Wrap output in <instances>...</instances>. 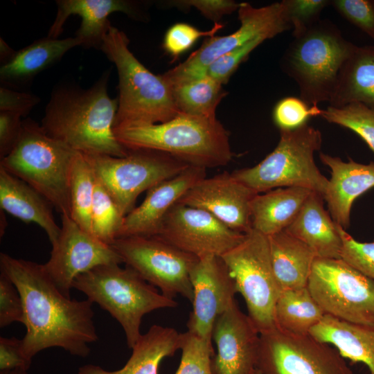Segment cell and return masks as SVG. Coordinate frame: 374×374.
I'll return each instance as SVG.
<instances>
[{"mask_svg":"<svg viewBox=\"0 0 374 374\" xmlns=\"http://www.w3.org/2000/svg\"><path fill=\"white\" fill-rule=\"evenodd\" d=\"M1 271L17 288L21 298L26 332L22 347L30 359L39 352L60 347L85 357L89 344L98 336L93 322V303L64 296L46 272L44 264L0 254Z\"/></svg>","mask_w":374,"mask_h":374,"instance_id":"cell-1","label":"cell"},{"mask_svg":"<svg viewBox=\"0 0 374 374\" xmlns=\"http://www.w3.org/2000/svg\"><path fill=\"white\" fill-rule=\"evenodd\" d=\"M190 278L193 299L188 331L212 343L217 318L235 301V283L222 258L215 256L199 258Z\"/></svg>","mask_w":374,"mask_h":374,"instance_id":"cell-17","label":"cell"},{"mask_svg":"<svg viewBox=\"0 0 374 374\" xmlns=\"http://www.w3.org/2000/svg\"><path fill=\"white\" fill-rule=\"evenodd\" d=\"M56 4V16L47 37L58 39L68 17L78 15L82 21L75 37L84 48H100L112 13L122 12L130 17L138 15L135 3L124 0H58Z\"/></svg>","mask_w":374,"mask_h":374,"instance_id":"cell-22","label":"cell"},{"mask_svg":"<svg viewBox=\"0 0 374 374\" xmlns=\"http://www.w3.org/2000/svg\"><path fill=\"white\" fill-rule=\"evenodd\" d=\"M181 333L172 328L152 325L141 335L132 353L119 370L109 371L98 365L80 366L78 374H159L161 361L180 349Z\"/></svg>","mask_w":374,"mask_h":374,"instance_id":"cell-24","label":"cell"},{"mask_svg":"<svg viewBox=\"0 0 374 374\" xmlns=\"http://www.w3.org/2000/svg\"><path fill=\"white\" fill-rule=\"evenodd\" d=\"M0 206L24 221L34 222L46 233L51 244L57 239L60 226L53 215L48 202L28 184L0 167Z\"/></svg>","mask_w":374,"mask_h":374,"instance_id":"cell-25","label":"cell"},{"mask_svg":"<svg viewBox=\"0 0 374 374\" xmlns=\"http://www.w3.org/2000/svg\"><path fill=\"white\" fill-rule=\"evenodd\" d=\"M109 71L89 88L62 86L52 92L41 125L51 137L84 154L122 157L128 153L116 139L118 99L108 93Z\"/></svg>","mask_w":374,"mask_h":374,"instance_id":"cell-2","label":"cell"},{"mask_svg":"<svg viewBox=\"0 0 374 374\" xmlns=\"http://www.w3.org/2000/svg\"><path fill=\"white\" fill-rule=\"evenodd\" d=\"M321 109L310 105L301 98L288 96L274 107L273 118L280 130H294L305 124L311 117L320 116Z\"/></svg>","mask_w":374,"mask_h":374,"instance_id":"cell-37","label":"cell"},{"mask_svg":"<svg viewBox=\"0 0 374 374\" xmlns=\"http://www.w3.org/2000/svg\"><path fill=\"white\" fill-rule=\"evenodd\" d=\"M238 11L240 26L237 30L207 38L184 62L163 74L171 87L206 75L208 66L216 59L253 39L266 40L292 29L283 1L261 8L243 2Z\"/></svg>","mask_w":374,"mask_h":374,"instance_id":"cell-12","label":"cell"},{"mask_svg":"<svg viewBox=\"0 0 374 374\" xmlns=\"http://www.w3.org/2000/svg\"><path fill=\"white\" fill-rule=\"evenodd\" d=\"M24 307L19 292L3 271L0 274V327L5 328L13 322L24 323Z\"/></svg>","mask_w":374,"mask_h":374,"instance_id":"cell-43","label":"cell"},{"mask_svg":"<svg viewBox=\"0 0 374 374\" xmlns=\"http://www.w3.org/2000/svg\"><path fill=\"white\" fill-rule=\"evenodd\" d=\"M268 240L272 268L281 290L306 287L317 258L314 252L285 230Z\"/></svg>","mask_w":374,"mask_h":374,"instance_id":"cell-29","label":"cell"},{"mask_svg":"<svg viewBox=\"0 0 374 374\" xmlns=\"http://www.w3.org/2000/svg\"><path fill=\"white\" fill-rule=\"evenodd\" d=\"M96 181L94 172L87 158L77 152L72 161L69 177L70 217L91 234V212Z\"/></svg>","mask_w":374,"mask_h":374,"instance_id":"cell-33","label":"cell"},{"mask_svg":"<svg viewBox=\"0 0 374 374\" xmlns=\"http://www.w3.org/2000/svg\"><path fill=\"white\" fill-rule=\"evenodd\" d=\"M222 84L207 74L172 87L179 112L206 118H215V110L226 96Z\"/></svg>","mask_w":374,"mask_h":374,"instance_id":"cell-32","label":"cell"},{"mask_svg":"<svg viewBox=\"0 0 374 374\" xmlns=\"http://www.w3.org/2000/svg\"><path fill=\"white\" fill-rule=\"evenodd\" d=\"M181 357L175 374H213L211 343L187 331L181 333Z\"/></svg>","mask_w":374,"mask_h":374,"instance_id":"cell-36","label":"cell"},{"mask_svg":"<svg viewBox=\"0 0 374 374\" xmlns=\"http://www.w3.org/2000/svg\"><path fill=\"white\" fill-rule=\"evenodd\" d=\"M123 262L166 296L180 294L192 302L190 271L198 258L156 236L118 238L111 245Z\"/></svg>","mask_w":374,"mask_h":374,"instance_id":"cell-13","label":"cell"},{"mask_svg":"<svg viewBox=\"0 0 374 374\" xmlns=\"http://www.w3.org/2000/svg\"><path fill=\"white\" fill-rule=\"evenodd\" d=\"M322 135L305 124L294 130H280L275 149L262 161L231 174L256 193L278 188L301 187L323 197L329 179L319 170L314 153L321 149Z\"/></svg>","mask_w":374,"mask_h":374,"instance_id":"cell-8","label":"cell"},{"mask_svg":"<svg viewBox=\"0 0 374 374\" xmlns=\"http://www.w3.org/2000/svg\"><path fill=\"white\" fill-rule=\"evenodd\" d=\"M76 152L27 118L15 146L0 159V167L34 188L60 215L70 216L69 177Z\"/></svg>","mask_w":374,"mask_h":374,"instance_id":"cell-6","label":"cell"},{"mask_svg":"<svg viewBox=\"0 0 374 374\" xmlns=\"http://www.w3.org/2000/svg\"><path fill=\"white\" fill-rule=\"evenodd\" d=\"M256 369L261 374H353L333 346L276 328L260 334Z\"/></svg>","mask_w":374,"mask_h":374,"instance_id":"cell-14","label":"cell"},{"mask_svg":"<svg viewBox=\"0 0 374 374\" xmlns=\"http://www.w3.org/2000/svg\"><path fill=\"white\" fill-rule=\"evenodd\" d=\"M81 46L75 37L64 39L44 37L16 51L13 57L0 68L1 82L15 86L25 84L36 75L57 62L70 49Z\"/></svg>","mask_w":374,"mask_h":374,"instance_id":"cell-28","label":"cell"},{"mask_svg":"<svg viewBox=\"0 0 374 374\" xmlns=\"http://www.w3.org/2000/svg\"><path fill=\"white\" fill-rule=\"evenodd\" d=\"M120 264L103 265L78 276L73 287L91 302L108 312L122 326L130 348L141 334L145 314L156 310L175 308L178 303L159 293L135 270Z\"/></svg>","mask_w":374,"mask_h":374,"instance_id":"cell-7","label":"cell"},{"mask_svg":"<svg viewBox=\"0 0 374 374\" xmlns=\"http://www.w3.org/2000/svg\"><path fill=\"white\" fill-rule=\"evenodd\" d=\"M198 258L221 257L244 238L208 212L177 203L164 218L155 235Z\"/></svg>","mask_w":374,"mask_h":374,"instance_id":"cell-16","label":"cell"},{"mask_svg":"<svg viewBox=\"0 0 374 374\" xmlns=\"http://www.w3.org/2000/svg\"><path fill=\"white\" fill-rule=\"evenodd\" d=\"M310 335L332 345L344 358L364 363L370 374H374V326L347 322L326 314Z\"/></svg>","mask_w":374,"mask_h":374,"instance_id":"cell-27","label":"cell"},{"mask_svg":"<svg viewBox=\"0 0 374 374\" xmlns=\"http://www.w3.org/2000/svg\"><path fill=\"white\" fill-rule=\"evenodd\" d=\"M127 150H150L170 154L190 166H224L233 157L229 132L215 118L180 112L165 123L114 130Z\"/></svg>","mask_w":374,"mask_h":374,"instance_id":"cell-3","label":"cell"},{"mask_svg":"<svg viewBox=\"0 0 374 374\" xmlns=\"http://www.w3.org/2000/svg\"><path fill=\"white\" fill-rule=\"evenodd\" d=\"M312 192L301 187H285L256 194L251 204L252 229L267 237L285 230Z\"/></svg>","mask_w":374,"mask_h":374,"instance_id":"cell-26","label":"cell"},{"mask_svg":"<svg viewBox=\"0 0 374 374\" xmlns=\"http://www.w3.org/2000/svg\"><path fill=\"white\" fill-rule=\"evenodd\" d=\"M222 26L220 22L215 23L211 29L201 31L188 24H175L166 33L163 46L168 53L174 57H177L188 50L199 37H213Z\"/></svg>","mask_w":374,"mask_h":374,"instance_id":"cell-40","label":"cell"},{"mask_svg":"<svg viewBox=\"0 0 374 374\" xmlns=\"http://www.w3.org/2000/svg\"><path fill=\"white\" fill-rule=\"evenodd\" d=\"M353 103L374 108V46H355L341 69L329 101L335 107Z\"/></svg>","mask_w":374,"mask_h":374,"instance_id":"cell-30","label":"cell"},{"mask_svg":"<svg viewBox=\"0 0 374 374\" xmlns=\"http://www.w3.org/2000/svg\"><path fill=\"white\" fill-rule=\"evenodd\" d=\"M212 339L217 346L212 358L213 374H254L260 332L236 301L217 318Z\"/></svg>","mask_w":374,"mask_h":374,"instance_id":"cell-19","label":"cell"},{"mask_svg":"<svg viewBox=\"0 0 374 374\" xmlns=\"http://www.w3.org/2000/svg\"><path fill=\"white\" fill-rule=\"evenodd\" d=\"M123 218L112 197L96 179L91 212L92 234L112 245L117 238Z\"/></svg>","mask_w":374,"mask_h":374,"instance_id":"cell-34","label":"cell"},{"mask_svg":"<svg viewBox=\"0 0 374 374\" xmlns=\"http://www.w3.org/2000/svg\"><path fill=\"white\" fill-rule=\"evenodd\" d=\"M172 3L182 8L194 7L215 23H218L223 15L238 10L240 5V3L228 0H185L175 1Z\"/></svg>","mask_w":374,"mask_h":374,"instance_id":"cell-45","label":"cell"},{"mask_svg":"<svg viewBox=\"0 0 374 374\" xmlns=\"http://www.w3.org/2000/svg\"><path fill=\"white\" fill-rule=\"evenodd\" d=\"M334 8L374 39V0H332Z\"/></svg>","mask_w":374,"mask_h":374,"instance_id":"cell-41","label":"cell"},{"mask_svg":"<svg viewBox=\"0 0 374 374\" xmlns=\"http://www.w3.org/2000/svg\"><path fill=\"white\" fill-rule=\"evenodd\" d=\"M321 162L331 173L323 195L333 221L344 229L350 225L354 201L374 187V162L364 164L351 159L344 161L339 157L320 152Z\"/></svg>","mask_w":374,"mask_h":374,"instance_id":"cell-21","label":"cell"},{"mask_svg":"<svg viewBox=\"0 0 374 374\" xmlns=\"http://www.w3.org/2000/svg\"><path fill=\"white\" fill-rule=\"evenodd\" d=\"M326 313L308 287L282 290L274 309L276 328L294 335H309Z\"/></svg>","mask_w":374,"mask_h":374,"instance_id":"cell-31","label":"cell"},{"mask_svg":"<svg viewBox=\"0 0 374 374\" xmlns=\"http://www.w3.org/2000/svg\"><path fill=\"white\" fill-rule=\"evenodd\" d=\"M320 116L356 133L374 153V108L359 103L339 107L330 105L321 109Z\"/></svg>","mask_w":374,"mask_h":374,"instance_id":"cell-35","label":"cell"},{"mask_svg":"<svg viewBox=\"0 0 374 374\" xmlns=\"http://www.w3.org/2000/svg\"><path fill=\"white\" fill-rule=\"evenodd\" d=\"M0 54H1V60L4 64L8 62L15 55L16 51H13L11 47L8 46V44L1 37L0 39Z\"/></svg>","mask_w":374,"mask_h":374,"instance_id":"cell-48","label":"cell"},{"mask_svg":"<svg viewBox=\"0 0 374 374\" xmlns=\"http://www.w3.org/2000/svg\"><path fill=\"white\" fill-rule=\"evenodd\" d=\"M221 258L260 334L276 328L274 309L282 290L272 268L268 237L252 229Z\"/></svg>","mask_w":374,"mask_h":374,"instance_id":"cell-10","label":"cell"},{"mask_svg":"<svg viewBox=\"0 0 374 374\" xmlns=\"http://www.w3.org/2000/svg\"><path fill=\"white\" fill-rule=\"evenodd\" d=\"M32 359L25 355L22 340L12 337H0V371L21 369L28 371Z\"/></svg>","mask_w":374,"mask_h":374,"instance_id":"cell-44","label":"cell"},{"mask_svg":"<svg viewBox=\"0 0 374 374\" xmlns=\"http://www.w3.org/2000/svg\"><path fill=\"white\" fill-rule=\"evenodd\" d=\"M204 177L205 168L190 166L179 175L149 189L143 202L124 217L117 238L155 236L170 209Z\"/></svg>","mask_w":374,"mask_h":374,"instance_id":"cell-20","label":"cell"},{"mask_svg":"<svg viewBox=\"0 0 374 374\" xmlns=\"http://www.w3.org/2000/svg\"><path fill=\"white\" fill-rule=\"evenodd\" d=\"M307 287L326 314L374 326V280L342 259L317 258Z\"/></svg>","mask_w":374,"mask_h":374,"instance_id":"cell-11","label":"cell"},{"mask_svg":"<svg viewBox=\"0 0 374 374\" xmlns=\"http://www.w3.org/2000/svg\"><path fill=\"white\" fill-rule=\"evenodd\" d=\"M337 228L343 242L341 259L374 280V241L359 242L341 226Z\"/></svg>","mask_w":374,"mask_h":374,"instance_id":"cell-39","label":"cell"},{"mask_svg":"<svg viewBox=\"0 0 374 374\" xmlns=\"http://www.w3.org/2000/svg\"><path fill=\"white\" fill-rule=\"evenodd\" d=\"M84 155L124 217L134 208L141 193L190 166L170 154L150 150H128L122 157Z\"/></svg>","mask_w":374,"mask_h":374,"instance_id":"cell-9","label":"cell"},{"mask_svg":"<svg viewBox=\"0 0 374 374\" xmlns=\"http://www.w3.org/2000/svg\"><path fill=\"white\" fill-rule=\"evenodd\" d=\"M356 45L328 19H320L294 37L281 59L283 71L297 84L300 98L310 105L329 103L341 69Z\"/></svg>","mask_w":374,"mask_h":374,"instance_id":"cell-5","label":"cell"},{"mask_svg":"<svg viewBox=\"0 0 374 374\" xmlns=\"http://www.w3.org/2000/svg\"><path fill=\"white\" fill-rule=\"evenodd\" d=\"M21 116L17 113L0 112V159L14 148L21 134Z\"/></svg>","mask_w":374,"mask_h":374,"instance_id":"cell-46","label":"cell"},{"mask_svg":"<svg viewBox=\"0 0 374 374\" xmlns=\"http://www.w3.org/2000/svg\"><path fill=\"white\" fill-rule=\"evenodd\" d=\"M264 41L262 38H256L221 55L208 66L206 74L222 84L226 83L240 64Z\"/></svg>","mask_w":374,"mask_h":374,"instance_id":"cell-42","label":"cell"},{"mask_svg":"<svg viewBox=\"0 0 374 374\" xmlns=\"http://www.w3.org/2000/svg\"><path fill=\"white\" fill-rule=\"evenodd\" d=\"M294 37L300 36L320 20L323 10L330 5L328 0L282 1Z\"/></svg>","mask_w":374,"mask_h":374,"instance_id":"cell-38","label":"cell"},{"mask_svg":"<svg viewBox=\"0 0 374 374\" xmlns=\"http://www.w3.org/2000/svg\"><path fill=\"white\" fill-rule=\"evenodd\" d=\"M126 34L109 24L100 50L116 68L118 109L114 130L165 123L180 112L163 75L150 71L129 49Z\"/></svg>","mask_w":374,"mask_h":374,"instance_id":"cell-4","label":"cell"},{"mask_svg":"<svg viewBox=\"0 0 374 374\" xmlns=\"http://www.w3.org/2000/svg\"><path fill=\"white\" fill-rule=\"evenodd\" d=\"M39 102V98L29 93L17 91L5 86L0 87V112H11L26 116Z\"/></svg>","mask_w":374,"mask_h":374,"instance_id":"cell-47","label":"cell"},{"mask_svg":"<svg viewBox=\"0 0 374 374\" xmlns=\"http://www.w3.org/2000/svg\"><path fill=\"white\" fill-rule=\"evenodd\" d=\"M258 194L223 172L197 182L179 203L204 210L233 231L247 233L251 229V204Z\"/></svg>","mask_w":374,"mask_h":374,"instance_id":"cell-18","label":"cell"},{"mask_svg":"<svg viewBox=\"0 0 374 374\" xmlns=\"http://www.w3.org/2000/svg\"><path fill=\"white\" fill-rule=\"evenodd\" d=\"M0 374H28L27 371L15 369L10 371H0Z\"/></svg>","mask_w":374,"mask_h":374,"instance_id":"cell-49","label":"cell"},{"mask_svg":"<svg viewBox=\"0 0 374 374\" xmlns=\"http://www.w3.org/2000/svg\"><path fill=\"white\" fill-rule=\"evenodd\" d=\"M254 374H261V373H260V371L258 369H256Z\"/></svg>","mask_w":374,"mask_h":374,"instance_id":"cell-50","label":"cell"},{"mask_svg":"<svg viewBox=\"0 0 374 374\" xmlns=\"http://www.w3.org/2000/svg\"><path fill=\"white\" fill-rule=\"evenodd\" d=\"M122 262L111 245L82 229L69 215H61L59 236L44 267L58 290L71 298L70 291L78 276L100 265Z\"/></svg>","mask_w":374,"mask_h":374,"instance_id":"cell-15","label":"cell"},{"mask_svg":"<svg viewBox=\"0 0 374 374\" xmlns=\"http://www.w3.org/2000/svg\"><path fill=\"white\" fill-rule=\"evenodd\" d=\"M323 197L312 192L285 231L306 244L320 258H341L343 242L337 224L324 208Z\"/></svg>","mask_w":374,"mask_h":374,"instance_id":"cell-23","label":"cell"}]
</instances>
